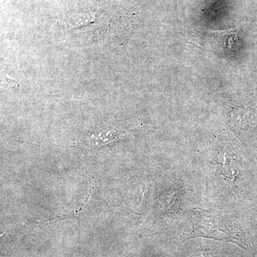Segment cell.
Returning a JSON list of instances; mask_svg holds the SVG:
<instances>
[{
  "label": "cell",
  "mask_w": 257,
  "mask_h": 257,
  "mask_svg": "<svg viewBox=\"0 0 257 257\" xmlns=\"http://www.w3.org/2000/svg\"><path fill=\"white\" fill-rule=\"evenodd\" d=\"M204 237L231 242L248 251L250 243L244 231L234 219L215 211L196 209L193 211L191 238Z\"/></svg>",
  "instance_id": "cell-1"
},
{
  "label": "cell",
  "mask_w": 257,
  "mask_h": 257,
  "mask_svg": "<svg viewBox=\"0 0 257 257\" xmlns=\"http://www.w3.org/2000/svg\"><path fill=\"white\" fill-rule=\"evenodd\" d=\"M216 1H217V0H209V1L208 2V5H211L214 4V3H215Z\"/></svg>",
  "instance_id": "cell-2"
}]
</instances>
